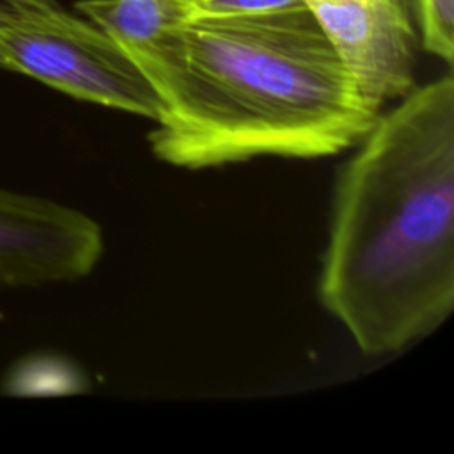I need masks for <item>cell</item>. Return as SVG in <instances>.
Wrapping results in <instances>:
<instances>
[{"label":"cell","mask_w":454,"mask_h":454,"mask_svg":"<svg viewBox=\"0 0 454 454\" xmlns=\"http://www.w3.org/2000/svg\"><path fill=\"white\" fill-rule=\"evenodd\" d=\"M124 50L161 101L151 153L174 167L332 156L380 115L305 5L193 16Z\"/></svg>","instance_id":"cell-1"},{"label":"cell","mask_w":454,"mask_h":454,"mask_svg":"<svg viewBox=\"0 0 454 454\" xmlns=\"http://www.w3.org/2000/svg\"><path fill=\"white\" fill-rule=\"evenodd\" d=\"M317 296L358 349L385 356L454 309V78L380 112L344 163Z\"/></svg>","instance_id":"cell-2"},{"label":"cell","mask_w":454,"mask_h":454,"mask_svg":"<svg viewBox=\"0 0 454 454\" xmlns=\"http://www.w3.org/2000/svg\"><path fill=\"white\" fill-rule=\"evenodd\" d=\"M0 67L153 122L161 101L128 51L59 0H0Z\"/></svg>","instance_id":"cell-3"},{"label":"cell","mask_w":454,"mask_h":454,"mask_svg":"<svg viewBox=\"0 0 454 454\" xmlns=\"http://www.w3.org/2000/svg\"><path fill=\"white\" fill-rule=\"evenodd\" d=\"M356 92L374 112L415 87L419 30L411 0H301Z\"/></svg>","instance_id":"cell-4"},{"label":"cell","mask_w":454,"mask_h":454,"mask_svg":"<svg viewBox=\"0 0 454 454\" xmlns=\"http://www.w3.org/2000/svg\"><path fill=\"white\" fill-rule=\"evenodd\" d=\"M103 245L99 223L83 211L0 188V291L80 280Z\"/></svg>","instance_id":"cell-5"},{"label":"cell","mask_w":454,"mask_h":454,"mask_svg":"<svg viewBox=\"0 0 454 454\" xmlns=\"http://www.w3.org/2000/svg\"><path fill=\"white\" fill-rule=\"evenodd\" d=\"M74 11L122 48L147 43L193 16L192 0H78Z\"/></svg>","instance_id":"cell-6"},{"label":"cell","mask_w":454,"mask_h":454,"mask_svg":"<svg viewBox=\"0 0 454 454\" xmlns=\"http://www.w3.org/2000/svg\"><path fill=\"white\" fill-rule=\"evenodd\" d=\"M420 46L443 60L454 59V0H411Z\"/></svg>","instance_id":"cell-7"}]
</instances>
